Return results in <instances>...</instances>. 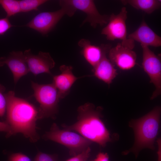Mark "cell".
Listing matches in <instances>:
<instances>
[{"label": "cell", "mask_w": 161, "mask_h": 161, "mask_svg": "<svg viewBox=\"0 0 161 161\" xmlns=\"http://www.w3.org/2000/svg\"><path fill=\"white\" fill-rule=\"evenodd\" d=\"M109 60L120 69L128 70L136 64L137 55L132 49L118 43L109 51Z\"/></svg>", "instance_id": "11"}, {"label": "cell", "mask_w": 161, "mask_h": 161, "mask_svg": "<svg viewBox=\"0 0 161 161\" xmlns=\"http://www.w3.org/2000/svg\"><path fill=\"white\" fill-rule=\"evenodd\" d=\"M106 54L103 55L92 71L94 76L109 86L117 75V72L114 65L107 58Z\"/></svg>", "instance_id": "16"}, {"label": "cell", "mask_w": 161, "mask_h": 161, "mask_svg": "<svg viewBox=\"0 0 161 161\" xmlns=\"http://www.w3.org/2000/svg\"><path fill=\"white\" fill-rule=\"evenodd\" d=\"M19 1L21 12H27L38 10V7L47 1V0H22Z\"/></svg>", "instance_id": "19"}, {"label": "cell", "mask_w": 161, "mask_h": 161, "mask_svg": "<svg viewBox=\"0 0 161 161\" xmlns=\"http://www.w3.org/2000/svg\"><path fill=\"white\" fill-rule=\"evenodd\" d=\"M90 150V148L89 147L80 153L66 161H85L89 157Z\"/></svg>", "instance_id": "21"}, {"label": "cell", "mask_w": 161, "mask_h": 161, "mask_svg": "<svg viewBox=\"0 0 161 161\" xmlns=\"http://www.w3.org/2000/svg\"><path fill=\"white\" fill-rule=\"evenodd\" d=\"M100 107L87 103L78 109V120L71 126L63 125L65 129L74 130L91 141L104 147L110 140L109 132L101 120Z\"/></svg>", "instance_id": "2"}, {"label": "cell", "mask_w": 161, "mask_h": 161, "mask_svg": "<svg viewBox=\"0 0 161 161\" xmlns=\"http://www.w3.org/2000/svg\"><path fill=\"white\" fill-rule=\"evenodd\" d=\"M43 138L63 145L69 150L70 154L74 156L81 152L90 145L91 141L82 136L66 130H61L54 123L49 131Z\"/></svg>", "instance_id": "6"}, {"label": "cell", "mask_w": 161, "mask_h": 161, "mask_svg": "<svg viewBox=\"0 0 161 161\" xmlns=\"http://www.w3.org/2000/svg\"><path fill=\"white\" fill-rule=\"evenodd\" d=\"M9 161H31L27 155L20 153H14L11 154L9 159Z\"/></svg>", "instance_id": "24"}, {"label": "cell", "mask_w": 161, "mask_h": 161, "mask_svg": "<svg viewBox=\"0 0 161 161\" xmlns=\"http://www.w3.org/2000/svg\"><path fill=\"white\" fill-rule=\"evenodd\" d=\"M78 44L82 48L81 54L93 68L97 65L103 55L108 52L111 48L108 44H102L100 46L92 45L89 40L84 38L80 39Z\"/></svg>", "instance_id": "12"}, {"label": "cell", "mask_w": 161, "mask_h": 161, "mask_svg": "<svg viewBox=\"0 0 161 161\" xmlns=\"http://www.w3.org/2000/svg\"><path fill=\"white\" fill-rule=\"evenodd\" d=\"M67 1L77 10H80L86 14V17L83 21L81 26L88 22L92 27L95 28L98 25L103 26L108 23L109 16L100 14L93 0H67Z\"/></svg>", "instance_id": "9"}, {"label": "cell", "mask_w": 161, "mask_h": 161, "mask_svg": "<svg viewBox=\"0 0 161 161\" xmlns=\"http://www.w3.org/2000/svg\"><path fill=\"white\" fill-rule=\"evenodd\" d=\"M13 26L10 23L8 18H0V35H3Z\"/></svg>", "instance_id": "22"}, {"label": "cell", "mask_w": 161, "mask_h": 161, "mask_svg": "<svg viewBox=\"0 0 161 161\" xmlns=\"http://www.w3.org/2000/svg\"><path fill=\"white\" fill-rule=\"evenodd\" d=\"M59 69L61 73L53 76L52 83L57 88L61 99L68 94L72 86L80 78L73 74L71 66L63 65L60 67Z\"/></svg>", "instance_id": "14"}, {"label": "cell", "mask_w": 161, "mask_h": 161, "mask_svg": "<svg viewBox=\"0 0 161 161\" xmlns=\"http://www.w3.org/2000/svg\"><path fill=\"white\" fill-rule=\"evenodd\" d=\"M0 5L6 13V17L8 18L21 12L18 0H0Z\"/></svg>", "instance_id": "18"}, {"label": "cell", "mask_w": 161, "mask_h": 161, "mask_svg": "<svg viewBox=\"0 0 161 161\" xmlns=\"http://www.w3.org/2000/svg\"><path fill=\"white\" fill-rule=\"evenodd\" d=\"M127 18V11L125 7L121 8L118 14L112 13L109 16L108 23L102 29L101 34L105 35L108 40H120L123 45L133 49L135 46L134 41L127 37L126 24Z\"/></svg>", "instance_id": "7"}, {"label": "cell", "mask_w": 161, "mask_h": 161, "mask_svg": "<svg viewBox=\"0 0 161 161\" xmlns=\"http://www.w3.org/2000/svg\"><path fill=\"white\" fill-rule=\"evenodd\" d=\"M5 96L6 100V122L10 128L7 137L21 133L33 143L39 137L36 131V121L39 119L38 110L25 99L16 97L13 91Z\"/></svg>", "instance_id": "1"}, {"label": "cell", "mask_w": 161, "mask_h": 161, "mask_svg": "<svg viewBox=\"0 0 161 161\" xmlns=\"http://www.w3.org/2000/svg\"><path fill=\"white\" fill-rule=\"evenodd\" d=\"M95 161H109V158L107 153H100L97 156Z\"/></svg>", "instance_id": "26"}, {"label": "cell", "mask_w": 161, "mask_h": 161, "mask_svg": "<svg viewBox=\"0 0 161 161\" xmlns=\"http://www.w3.org/2000/svg\"><path fill=\"white\" fill-rule=\"evenodd\" d=\"M5 87L0 83V117H3L5 113L6 108V100L4 92Z\"/></svg>", "instance_id": "20"}, {"label": "cell", "mask_w": 161, "mask_h": 161, "mask_svg": "<svg viewBox=\"0 0 161 161\" xmlns=\"http://www.w3.org/2000/svg\"><path fill=\"white\" fill-rule=\"evenodd\" d=\"M34 91L33 96L39 104V119L45 117L54 118L58 112L60 99L58 91L53 83L41 84L31 82Z\"/></svg>", "instance_id": "4"}, {"label": "cell", "mask_w": 161, "mask_h": 161, "mask_svg": "<svg viewBox=\"0 0 161 161\" xmlns=\"http://www.w3.org/2000/svg\"><path fill=\"white\" fill-rule=\"evenodd\" d=\"M4 63L12 72L15 84L30 72L24 53L21 51L11 52L5 57Z\"/></svg>", "instance_id": "15"}, {"label": "cell", "mask_w": 161, "mask_h": 161, "mask_svg": "<svg viewBox=\"0 0 161 161\" xmlns=\"http://www.w3.org/2000/svg\"><path fill=\"white\" fill-rule=\"evenodd\" d=\"M61 8L54 12H43L35 16L25 26L33 29L43 35H46L56 26L65 15L71 17L77 10L67 0H60Z\"/></svg>", "instance_id": "5"}, {"label": "cell", "mask_w": 161, "mask_h": 161, "mask_svg": "<svg viewBox=\"0 0 161 161\" xmlns=\"http://www.w3.org/2000/svg\"><path fill=\"white\" fill-rule=\"evenodd\" d=\"M10 127L6 121H0V131L6 132L7 136L10 133Z\"/></svg>", "instance_id": "25"}, {"label": "cell", "mask_w": 161, "mask_h": 161, "mask_svg": "<svg viewBox=\"0 0 161 161\" xmlns=\"http://www.w3.org/2000/svg\"><path fill=\"white\" fill-rule=\"evenodd\" d=\"M121 1L124 5L129 4L148 14L152 13L161 6V1L159 0H124Z\"/></svg>", "instance_id": "17"}, {"label": "cell", "mask_w": 161, "mask_h": 161, "mask_svg": "<svg viewBox=\"0 0 161 161\" xmlns=\"http://www.w3.org/2000/svg\"><path fill=\"white\" fill-rule=\"evenodd\" d=\"M34 161H56V159L53 155L39 152L35 156Z\"/></svg>", "instance_id": "23"}, {"label": "cell", "mask_w": 161, "mask_h": 161, "mask_svg": "<svg viewBox=\"0 0 161 161\" xmlns=\"http://www.w3.org/2000/svg\"><path fill=\"white\" fill-rule=\"evenodd\" d=\"M160 114L161 108L157 106L145 115L131 122V126L134 132L135 142L132 148L124 152L125 154L131 151L137 157L143 148H154V143L158 134Z\"/></svg>", "instance_id": "3"}, {"label": "cell", "mask_w": 161, "mask_h": 161, "mask_svg": "<svg viewBox=\"0 0 161 161\" xmlns=\"http://www.w3.org/2000/svg\"><path fill=\"white\" fill-rule=\"evenodd\" d=\"M143 49L142 65L144 71L153 83L155 90L150 99L153 100L161 94V62L160 57L157 55L148 47L141 46Z\"/></svg>", "instance_id": "8"}, {"label": "cell", "mask_w": 161, "mask_h": 161, "mask_svg": "<svg viewBox=\"0 0 161 161\" xmlns=\"http://www.w3.org/2000/svg\"><path fill=\"white\" fill-rule=\"evenodd\" d=\"M5 57H0V67L3 66L5 65Z\"/></svg>", "instance_id": "27"}, {"label": "cell", "mask_w": 161, "mask_h": 161, "mask_svg": "<svg viewBox=\"0 0 161 161\" xmlns=\"http://www.w3.org/2000/svg\"><path fill=\"white\" fill-rule=\"evenodd\" d=\"M127 37L140 43L141 46L154 47L161 46V37L150 27L144 20L138 28Z\"/></svg>", "instance_id": "13"}, {"label": "cell", "mask_w": 161, "mask_h": 161, "mask_svg": "<svg viewBox=\"0 0 161 161\" xmlns=\"http://www.w3.org/2000/svg\"><path fill=\"white\" fill-rule=\"evenodd\" d=\"M24 54L30 72L35 76L42 73L52 75L50 69L55 66V62L49 53L39 51L35 55L29 49L24 51Z\"/></svg>", "instance_id": "10"}]
</instances>
